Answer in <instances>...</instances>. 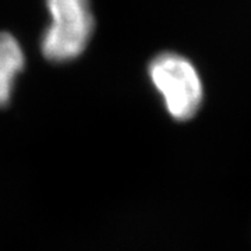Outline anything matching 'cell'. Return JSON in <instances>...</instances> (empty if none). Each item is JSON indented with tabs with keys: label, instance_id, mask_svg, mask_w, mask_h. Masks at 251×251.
<instances>
[{
	"label": "cell",
	"instance_id": "7a4b0ae2",
	"mask_svg": "<svg viewBox=\"0 0 251 251\" xmlns=\"http://www.w3.org/2000/svg\"><path fill=\"white\" fill-rule=\"evenodd\" d=\"M148 75L171 117L186 122L197 115L204 98L202 81L184 56L173 52L158 54L148 66Z\"/></svg>",
	"mask_w": 251,
	"mask_h": 251
},
{
	"label": "cell",
	"instance_id": "6da1fadb",
	"mask_svg": "<svg viewBox=\"0 0 251 251\" xmlns=\"http://www.w3.org/2000/svg\"><path fill=\"white\" fill-rule=\"evenodd\" d=\"M52 17L41 39V50L46 60L72 62L88 45L95 21L90 0H46Z\"/></svg>",
	"mask_w": 251,
	"mask_h": 251
},
{
	"label": "cell",
	"instance_id": "3957f363",
	"mask_svg": "<svg viewBox=\"0 0 251 251\" xmlns=\"http://www.w3.org/2000/svg\"><path fill=\"white\" fill-rule=\"evenodd\" d=\"M24 52L18 41L7 32H0V108L7 106L16 78L24 69Z\"/></svg>",
	"mask_w": 251,
	"mask_h": 251
}]
</instances>
